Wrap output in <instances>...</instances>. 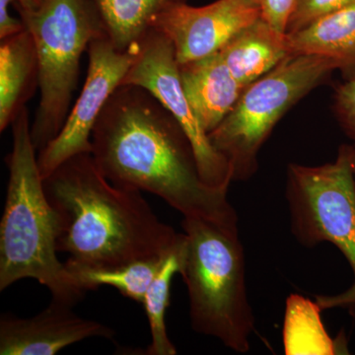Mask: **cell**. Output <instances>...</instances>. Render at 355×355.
Segmentation results:
<instances>
[{"instance_id": "cell-4", "label": "cell", "mask_w": 355, "mask_h": 355, "mask_svg": "<svg viewBox=\"0 0 355 355\" xmlns=\"http://www.w3.org/2000/svg\"><path fill=\"white\" fill-rule=\"evenodd\" d=\"M182 228L186 249L180 275L188 289L193 331L239 354L249 352L254 317L238 228L193 217H184Z\"/></svg>"}, {"instance_id": "cell-18", "label": "cell", "mask_w": 355, "mask_h": 355, "mask_svg": "<svg viewBox=\"0 0 355 355\" xmlns=\"http://www.w3.org/2000/svg\"><path fill=\"white\" fill-rule=\"evenodd\" d=\"M184 249H186V235L175 249L166 257L162 268L159 270L153 284L149 286L144 303L149 328H150L151 343L146 347L144 354L147 355H176L177 349L173 345L167 329H166L165 315L170 305L171 297V284L176 273L181 272L183 266Z\"/></svg>"}, {"instance_id": "cell-22", "label": "cell", "mask_w": 355, "mask_h": 355, "mask_svg": "<svg viewBox=\"0 0 355 355\" xmlns=\"http://www.w3.org/2000/svg\"><path fill=\"white\" fill-rule=\"evenodd\" d=\"M260 7L261 19L275 31L286 34L295 0H254Z\"/></svg>"}, {"instance_id": "cell-8", "label": "cell", "mask_w": 355, "mask_h": 355, "mask_svg": "<svg viewBox=\"0 0 355 355\" xmlns=\"http://www.w3.org/2000/svg\"><path fill=\"white\" fill-rule=\"evenodd\" d=\"M121 85L147 89L162 103L191 140L198 170L205 184L228 190L232 180L229 163L210 142L184 94L174 46L164 35L151 29L137 44L135 62Z\"/></svg>"}, {"instance_id": "cell-13", "label": "cell", "mask_w": 355, "mask_h": 355, "mask_svg": "<svg viewBox=\"0 0 355 355\" xmlns=\"http://www.w3.org/2000/svg\"><path fill=\"white\" fill-rule=\"evenodd\" d=\"M0 43V132H3L40 88L38 53L29 30Z\"/></svg>"}, {"instance_id": "cell-23", "label": "cell", "mask_w": 355, "mask_h": 355, "mask_svg": "<svg viewBox=\"0 0 355 355\" xmlns=\"http://www.w3.org/2000/svg\"><path fill=\"white\" fill-rule=\"evenodd\" d=\"M15 0H0V41L15 36L26 29L21 18H15L9 12V6Z\"/></svg>"}, {"instance_id": "cell-25", "label": "cell", "mask_w": 355, "mask_h": 355, "mask_svg": "<svg viewBox=\"0 0 355 355\" xmlns=\"http://www.w3.org/2000/svg\"><path fill=\"white\" fill-rule=\"evenodd\" d=\"M352 167H354V171L355 175V142L352 146Z\"/></svg>"}, {"instance_id": "cell-15", "label": "cell", "mask_w": 355, "mask_h": 355, "mask_svg": "<svg viewBox=\"0 0 355 355\" xmlns=\"http://www.w3.org/2000/svg\"><path fill=\"white\" fill-rule=\"evenodd\" d=\"M287 35L289 55H317L340 65L343 78L355 76V1Z\"/></svg>"}, {"instance_id": "cell-9", "label": "cell", "mask_w": 355, "mask_h": 355, "mask_svg": "<svg viewBox=\"0 0 355 355\" xmlns=\"http://www.w3.org/2000/svg\"><path fill=\"white\" fill-rule=\"evenodd\" d=\"M137 46L120 51L107 38L94 39L89 44L87 76L80 95L58 137L38 153L43 179L67 159L77 154L91 153L93 128L135 62Z\"/></svg>"}, {"instance_id": "cell-14", "label": "cell", "mask_w": 355, "mask_h": 355, "mask_svg": "<svg viewBox=\"0 0 355 355\" xmlns=\"http://www.w3.org/2000/svg\"><path fill=\"white\" fill-rule=\"evenodd\" d=\"M231 73L246 88L289 55L287 35L259 18L219 51Z\"/></svg>"}, {"instance_id": "cell-1", "label": "cell", "mask_w": 355, "mask_h": 355, "mask_svg": "<svg viewBox=\"0 0 355 355\" xmlns=\"http://www.w3.org/2000/svg\"><path fill=\"white\" fill-rule=\"evenodd\" d=\"M91 155L110 182L148 191L184 217L238 228L228 190L205 184L191 140L147 89L116 88L91 135Z\"/></svg>"}, {"instance_id": "cell-6", "label": "cell", "mask_w": 355, "mask_h": 355, "mask_svg": "<svg viewBox=\"0 0 355 355\" xmlns=\"http://www.w3.org/2000/svg\"><path fill=\"white\" fill-rule=\"evenodd\" d=\"M340 65L317 55H289L243 90L237 104L209 133L212 146L227 160L233 181L258 170V156L280 119Z\"/></svg>"}, {"instance_id": "cell-16", "label": "cell", "mask_w": 355, "mask_h": 355, "mask_svg": "<svg viewBox=\"0 0 355 355\" xmlns=\"http://www.w3.org/2000/svg\"><path fill=\"white\" fill-rule=\"evenodd\" d=\"M101 26L105 38L118 50L135 48L151 30L159 13L189 0H84Z\"/></svg>"}, {"instance_id": "cell-12", "label": "cell", "mask_w": 355, "mask_h": 355, "mask_svg": "<svg viewBox=\"0 0 355 355\" xmlns=\"http://www.w3.org/2000/svg\"><path fill=\"white\" fill-rule=\"evenodd\" d=\"M178 65L187 99L209 135L232 111L245 88L231 73L219 51Z\"/></svg>"}, {"instance_id": "cell-17", "label": "cell", "mask_w": 355, "mask_h": 355, "mask_svg": "<svg viewBox=\"0 0 355 355\" xmlns=\"http://www.w3.org/2000/svg\"><path fill=\"white\" fill-rule=\"evenodd\" d=\"M322 311L316 300L300 294L287 297L282 331L286 355H333L347 350L345 343H338L326 331Z\"/></svg>"}, {"instance_id": "cell-10", "label": "cell", "mask_w": 355, "mask_h": 355, "mask_svg": "<svg viewBox=\"0 0 355 355\" xmlns=\"http://www.w3.org/2000/svg\"><path fill=\"white\" fill-rule=\"evenodd\" d=\"M259 18L260 7L254 0H216L203 6L184 2L159 13L151 29L170 40L181 64L217 53Z\"/></svg>"}, {"instance_id": "cell-7", "label": "cell", "mask_w": 355, "mask_h": 355, "mask_svg": "<svg viewBox=\"0 0 355 355\" xmlns=\"http://www.w3.org/2000/svg\"><path fill=\"white\" fill-rule=\"evenodd\" d=\"M286 200L292 234L303 246L335 245L354 273L349 289L315 297L324 310L355 307V175L352 146H342L334 162L289 164Z\"/></svg>"}, {"instance_id": "cell-24", "label": "cell", "mask_w": 355, "mask_h": 355, "mask_svg": "<svg viewBox=\"0 0 355 355\" xmlns=\"http://www.w3.org/2000/svg\"><path fill=\"white\" fill-rule=\"evenodd\" d=\"M43 2L44 0H15L14 7L17 11L31 12V11L37 10Z\"/></svg>"}, {"instance_id": "cell-21", "label": "cell", "mask_w": 355, "mask_h": 355, "mask_svg": "<svg viewBox=\"0 0 355 355\" xmlns=\"http://www.w3.org/2000/svg\"><path fill=\"white\" fill-rule=\"evenodd\" d=\"M334 112L343 132L355 142V76L345 79L336 88Z\"/></svg>"}, {"instance_id": "cell-2", "label": "cell", "mask_w": 355, "mask_h": 355, "mask_svg": "<svg viewBox=\"0 0 355 355\" xmlns=\"http://www.w3.org/2000/svg\"><path fill=\"white\" fill-rule=\"evenodd\" d=\"M60 222L58 253L67 268H112L162 258L183 238L161 221L141 191L118 186L91 153L67 159L44 179Z\"/></svg>"}, {"instance_id": "cell-5", "label": "cell", "mask_w": 355, "mask_h": 355, "mask_svg": "<svg viewBox=\"0 0 355 355\" xmlns=\"http://www.w3.org/2000/svg\"><path fill=\"white\" fill-rule=\"evenodd\" d=\"M17 12L31 32L38 53L41 97L31 135L39 153L64 128L84 51L93 40L105 36L84 0H44L37 10Z\"/></svg>"}, {"instance_id": "cell-20", "label": "cell", "mask_w": 355, "mask_h": 355, "mask_svg": "<svg viewBox=\"0 0 355 355\" xmlns=\"http://www.w3.org/2000/svg\"><path fill=\"white\" fill-rule=\"evenodd\" d=\"M355 0H295L286 34L304 29L311 23L349 6Z\"/></svg>"}, {"instance_id": "cell-11", "label": "cell", "mask_w": 355, "mask_h": 355, "mask_svg": "<svg viewBox=\"0 0 355 355\" xmlns=\"http://www.w3.org/2000/svg\"><path fill=\"white\" fill-rule=\"evenodd\" d=\"M114 335L106 324L84 319L73 312V307L51 301L34 317L2 314L0 354L53 355L86 338L111 340Z\"/></svg>"}, {"instance_id": "cell-3", "label": "cell", "mask_w": 355, "mask_h": 355, "mask_svg": "<svg viewBox=\"0 0 355 355\" xmlns=\"http://www.w3.org/2000/svg\"><path fill=\"white\" fill-rule=\"evenodd\" d=\"M11 128L12 149L6 158L8 186L0 223V291L19 280L36 279L51 292V301L74 308L86 291L58 258L60 217L44 193L27 107Z\"/></svg>"}, {"instance_id": "cell-19", "label": "cell", "mask_w": 355, "mask_h": 355, "mask_svg": "<svg viewBox=\"0 0 355 355\" xmlns=\"http://www.w3.org/2000/svg\"><path fill=\"white\" fill-rule=\"evenodd\" d=\"M168 254L162 258L135 261L116 268L67 270L84 291H94L103 286H112L125 297L142 304L149 286L162 268Z\"/></svg>"}]
</instances>
